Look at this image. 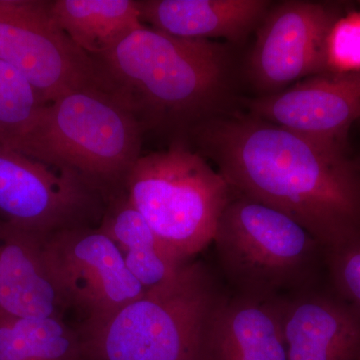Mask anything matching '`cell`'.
<instances>
[{"mask_svg": "<svg viewBox=\"0 0 360 360\" xmlns=\"http://www.w3.org/2000/svg\"><path fill=\"white\" fill-rule=\"evenodd\" d=\"M188 135L233 193L291 217L322 248L360 234V174L345 148L255 116H213Z\"/></svg>", "mask_w": 360, "mask_h": 360, "instance_id": "6da1fadb", "label": "cell"}, {"mask_svg": "<svg viewBox=\"0 0 360 360\" xmlns=\"http://www.w3.org/2000/svg\"><path fill=\"white\" fill-rule=\"evenodd\" d=\"M110 90L148 130L188 134L213 117L227 79L226 49L148 27L94 58Z\"/></svg>", "mask_w": 360, "mask_h": 360, "instance_id": "7a4b0ae2", "label": "cell"}, {"mask_svg": "<svg viewBox=\"0 0 360 360\" xmlns=\"http://www.w3.org/2000/svg\"><path fill=\"white\" fill-rule=\"evenodd\" d=\"M205 265H184L115 314L82 321L85 360H212L215 321L225 300Z\"/></svg>", "mask_w": 360, "mask_h": 360, "instance_id": "3957f363", "label": "cell"}, {"mask_svg": "<svg viewBox=\"0 0 360 360\" xmlns=\"http://www.w3.org/2000/svg\"><path fill=\"white\" fill-rule=\"evenodd\" d=\"M143 134L141 122L117 97L101 89H82L45 104L11 148L75 172L108 200L124 191L141 156Z\"/></svg>", "mask_w": 360, "mask_h": 360, "instance_id": "277c9868", "label": "cell"}, {"mask_svg": "<svg viewBox=\"0 0 360 360\" xmlns=\"http://www.w3.org/2000/svg\"><path fill=\"white\" fill-rule=\"evenodd\" d=\"M124 191L184 264L212 243L232 194L219 170L181 139L167 150L141 155L125 180Z\"/></svg>", "mask_w": 360, "mask_h": 360, "instance_id": "5b68a950", "label": "cell"}, {"mask_svg": "<svg viewBox=\"0 0 360 360\" xmlns=\"http://www.w3.org/2000/svg\"><path fill=\"white\" fill-rule=\"evenodd\" d=\"M212 243L238 295L251 297L304 288L323 257V248L302 224L238 193L231 194Z\"/></svg>", "mask_w": 360, "mask_h": 360, "instance_id": "8992f818", "label": "cell"}, {"mask_svg": "<svg viewBox=\"0 0 360 360\" xmlns=\"http://www.w3.org/2000/svg\"><path fill=\"white\" fill-rule=\"evenodd\" d=\"M0 60L46 103L77 90L110 92L98 61L63 32L46 0H0Z\"/></svg>", "mask_w": 360, "mask_h": 360, "instance_id": "52a82bcc", "label": "cell"}, {"mask_svg": "<svg viewBox=\"0 0 360 360\" xmlns=\"http://www.w3.org/2000/svg\"><path fill=\"white\" fill-rule=\"evenodd\" d=\"M106 203L104 194L75 172L0 144V221L47 236L98 226Z\"/></svg>", "mask_w": 360, "mask_h": 360, "instance_id": "ba28073f", "label": "cell"}, {"mask_svg": "<svg viewBox=\"0 0 360 360\" xmlns=\"http://www.w3.org/2000/svg\"><path fill=\"white\" fill-rule=\"evenodd\" d=\"M44 251L70 309L82 312L84 321L115 314L146 291L127 269L117 245L97 227L49 234Z\"/></svg>", "mask_w": 360, "mask_h": 360, "instance_id": "9c48e42d", "label": "cell"}, {"mask_svg": "<svg viewBox=\"0 0 360 360\" xmlns=\"http://www.w3.org/2000/svg\"><path fill=\"white\" fill-rule=\"evenodd\" d=\"M340 18L335 9L311 1H285L265 14L250 60V75L269 94L326 72V42Z\"/></svg>", "mask_w": 360, "mask_h": 360, "instance_id": "30bf717a", "label": "cell"}, {"mask_svg": "<svg viewBox=\"0 0 360 360\" xmlns=\"http://www.w3.org/2000/svg\"><path fill=\"white\" fill-rule=\"evenodd\" d=\"M252 116L314 141L345 148L360 118V70L323 72L251 101Z\"/></svg>", "mask_w": 360, "mask_h": 360, "instance_id": "8fae6325", "label": "cell"}, {"mask_svg": "<svg viewBox=\"0 0 360 360\" xmlns=\"http://www.w3.org/2000/svg\"><path fill=\"white\" fill-rule=\"evenodd\" d=\"M44 238L0 221V314L63 319L71 309L47 262Z\"/></svg>", "mask_w": 360, "mask_h": 360, "instance_id": "7c38bea8", "label": "cell"}, {"mask_svg": "<svg viewBox=\"0 0 360 360\" xmlns=\"http://www.w3.org/2000/svg\"><path fill=\"white\" fill-rule=\"evenodd\" d=\"M288 360H356L360 316L338 295L281 297Z\"/></svg>", "mask_w": 360, "mask_h": 360, "instance_id": "4fadbf2b", "label": "cell"}, {"mask_svg": "<svg viewBox=\"0 0 360 360\" xmlns=\"http://www.w3.org/2000/svg\"><path fill=\"white\" fill-rule=\"evenodd\" d=\"M141 21L184 39L239 41L264 20V0H137Z\"/></svg>", "mask_w": 360, "mask_h": 360, "instance_id": "5bb4252c", "label": "cell"}, {"mask_svg": "<svg viewBox=\"0 0 360 360\" xmlns=\"http://www.w3.org/2000/svg\"><path fill=\"white\" fill-rule=\"evenodd\" d=\"M212 360H288L281 296L225 298L213 328Z\"/></svg>", "mask_w": 360, "mask_h": 360, "instance_id": "9a60e30c", "label": "cell"}, {"mask_svg": "<svg viewBox=\"0 0 360 360\" xmlns=\"http://www.w3.org/2000/svg\"><path fill=\"white\" fill-rule=\"evenodd\" d=\"M97 229L117 245L127 269L146 290L172 281L188 264L169 252L124 191L108 198Z\"/></svg>", "mask_w": 360, "mask_h": 360, "instance_id": "2e32d148", "label": "cell"}, {"mask_svg": "<svg viewBox=\"0 0 360 360\" xmlns=\"http://www.w3.org/2000/svg\"><path fill=\"white\" fill-rule=\"evenodd\" d=\"M49 7L63 32L94 58L142 25L137 0H51Z\"/></svg>", "mask_w": 360, "mask_h": 360, "instance_id": "e0dca14e", "label": "cell"}, {"mask_svg": "<svg viewBox=\"0 0 360 360\" xmlns=\"http://www.w3.org/2000/svg\"><path fill=\"white\" fill-rule=\"evenodd\" d=\"M0 360H85L77 328L63 319L0 314Z\"/></svg>", "mask_w": 360, "mask_h": 360, "instance_id": "ac0fdd59", "label": "cell"}, {"mask_svg": "<svg viewBox=\"0 0 360 360\" xmlns=\"http://www.w3.org/2000/svg\"><path fill=\"white\" fill-rule=\"evenodd\" d=\"M45 104L20 71L0 60V144L13 148Z\"/></svg>", "mask_w": 360, "mask_h": 360, "instance_id": "d6986e66", "label": "cell"}, {"mask_svg": "<svg viewBox=\"0 0 360 360\" xmlns=\"http://www.w3.org/2000/svg\"><path fill=\"white\" fill-rule=\"evenodd\" d=\"M336 295L360 316V234L323 248Z\"/></svg>", "mask_w": 360, "mask_h": 360, "instance_id": "ffe728a7", "label": "cell"}, {"mask_svg": "<svg viewBox=\"0 0 360 360\" xmlns=\"http://www.w3.org/2000/svg\"><path fill=\"white\" fill-rule=\"evenodd\" d=\"M326 72L360 70V11L338 18L326 42Z\"/></svg>", "mask_w": 360, "mask_h": 360, "instance_id": "44dd1931", "label": "cell"}, {"mask_svg": "<svg viewBox=\"0 0 360 360\" xmlns=\"http://www.w3.org/2000/svg\"><path fill=\"white\" fill-rule=\"evenodd\" d=\"M356 360H360V354L359 355V357H357Z\"/></svg>", "mask_w": 360, "mask_h": 360, "instance_id": "7402d4cb", "label": "cell"}]
</instances>
